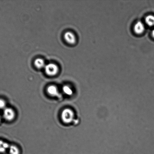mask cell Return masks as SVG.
<instances>
[{"mask_svg":"<svg viewBox=\"0 0 154 154\" xmlns=\"http://www.w3.org/2000/svg\"><path fill=\"white\" fill-rule=\"evenodd\" d=\"M74 114L72 110L66 108L63 111L61 114V118L64 122L69 124L74 120Z\"/></svg>","mask_w":154,"mask_h":154,"instance_id":"6da1fadb","label":"cell"},{"mask_svg":"<svg viewBox=\"0 0 154 154\" xmlns=\"http://www.w3.org/2000/svg\"><path fill=\"white\" fill-rule=\"evenodd\" d=\"M3 117L7 121H12L15 117V113L12 108H6L4 110L3 113Z\"/></svg>","mask_w":154,"mask_h":154,"instance_id":"7a4b0ae2","label":"cell"},{"mask_svg":"<svg viewBox=\"0 0 154 154\" xmlns=\"http://www.w3.org/2000/svg\"><path fill=\"white\" fill-rule=\"evenodd\" d=\"M145 29V24L141 21H138L134 25L133 31L137 35H141L143 34Z\"/></svg>","mask_w":154,"mask_h":154,"instance_id":"3957f363","label":"cell"},{"mask_svg":"<svg viewBox=\"0 0 154 154\" xmlns=\"http://www.w3.org/2000/svg\"><path fill=\"white\" fill-rule=\"evenodd\" d=\"M45 72L48 75L54 76L56 75L58 72V68L56 65L49 64L45 66Z\"/></svg>","mask_w":154,"mask_h":154,"instance_id":"277c9868","label":"cell"},{"mask_svg":"<svg viewBox=\"0 0 154 154\" xmlns=\"http://www.w3.org/2000/svg\"><path fill=\"white\" fill-rule=\"evenodd\" d=\"M47 92L51 96L58 97L60 95L57 88L54 85H50L48 87L47 89Z\"/></svg>","mask_w":154,"mask_h":154,"instance_id":"5b68a950","label":"cell"},{"mask_svg":"<svg viewBox=\"0 0 154 154\" xmlns=\"http://www.w3.org/2000/svg\"><path fill=\"white\" fill-rule=\"evenodd\" d=\"M64 38L66 41L70 44H74L76 42V38L75 35L72 33L68 32L64 35Z\"/></svg>","mask_w":154,"mask_h":154,"instance_id":"8992f818","label":"cell"},{"mask_svg":"<svg viewBox=\"0 0 154 154\" xmlns=\"http://www.w3.org/2000/svg\"><path fill=\"white\" fill-rule=\"evenodd\" d=\"M145 23L150 27H154V15H149L145 18Z\"/></svg>","mask_w":154,"mask_h":154,"instance_id":"52a82bcc","label":"cell"},{"mask_svg":"<svg viewBox=\"0 0 154 154\" xmlns=\"http://www.w3.org/2000/svg\"><path fill=\"white\" fill-rule=\"evenodd\" d=\"M10 145L7 142L0 140V153H3L9 149Z\"/></svg>","mask_w":154,"mask_h":154,"instance_id":"ba28073f","label":"cell"},{"mask_svg":"<svg viewBox=\"0 0 154 154\" xmlns=\"http://www.w3.org/2000/svg\"><path fill=\"white\" fill-rule=\"evenodd\" d=\"M9 150V152L10 154H19L20 153L19 149L15 145H10Z\"/></svg>","mask_w":154,"mask_h":154,"instance_id":"9c48e42d","label":"cell"},{"mask_svg":"<svg viewBox=\"0 0 154 154\" xmlns=\"http://www.w3.org/2000/svg\"><path fill=\"white\" fill-rule=\"evenodd\" d=\"M35 65L37 68H41L45 66V62L42 59L38 58L35 60Z\"/></svg>","mask_w":154,"mask_h":154,"instance_id":"30bf717a","label":"cell"},{"mask_svg":"<svg viewBox=\"0 0 154 154\" xmlns=\"http://www.w3.org/2000/svg\"><path fill=\"white\" fill-rule=\"evenodd\" d=\"M63 90L66 95H71L73 93L72 89H71L70 87L67 86V85H65L63 87Z\"/></svg>","mask_w":154,"mask_h":154,"instance_id":"8fae6325","label":"cell"},{"mask_svg":"<svg viewBox=\"0 0 154 154\" xmlns=\"http://www.w3.org/2000/svg\"><path fill=\"white\" fill-rule=\"evenodd\" d=\"M6 108V103L5 100L0 99V109L4 110Z\"/></svg>","mask_w":154,"mask_h":154,"instance_id":"7c38bea8","label":"cell"},{"mask_svg":"<svg viewBox=\"0 0 154 154\" xmlns=\"http://www.w3.org/2000/svg\"><path fill=\"white\" fill-rule=\"evenodd\" d=\"M151 34H152V37L154 38V29L153 30Z\"/></svg>","mask_w":154,"mask_h":154,"instance_id":"4fadbf2b","label":"cell"},{"mask_svg":"<svg viewBox=\"0 0 154 154\" xmlns=\"http://www.w3.org/2000/svg\"><path fill=\"white\" fill-rule=\"evenodd\" d=\"M1 120H2V117H1V115H0V122H1Z\"/></svg>","mask_w":154,"mask_h":154,"instance_id":"5bb4252c","label":"cell"}]
</instances>
